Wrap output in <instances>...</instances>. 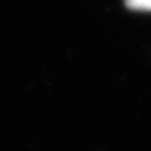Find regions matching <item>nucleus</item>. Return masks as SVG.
Masks as SVG:
<instances>
[{
	"mask_svg": "<svg viewBox=\"0 0 151 151\" xmlns=\"http://www.w3.org/2000/svg\"><path fill=\"white\" fill-rule=\"evenodd\" d=\"M125 1L129 9L151 12V0H125Z\"/></svg>",
	"mask_w": 151,
	"mask_h": 151,
	"instance_id": "f257e3e1",
	"label": "nucleus"
}]
</instances>
